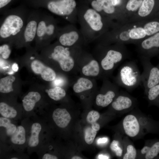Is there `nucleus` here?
Masks as SVG:
<instances>
[{
    "label": "nucleus",
    "mask_w": 159,
    "mask_h": 159,
    "mask_svg": "<svg viewBox=\"0 0 159 159\" xmlns=\"http://www.w3.org/2000/svg\"><path fill=\"white\" fill-rule=\"evenodd\" d=\"M140 48L144 52V56L149 58L153 56L159 48V32L143 40Z\"/></svg>",
    "instance_id": "f8f14e48"
},
{
    "label": "nucleus",
    "mask_w": 159,
    "mask_h": 159,
    "mask_svg": "<svg viewBox=\"0 0 159 159\" xmlns=\"http://www.w3.org/2000/svg\"><path fill=\"white\" fill-rule=\"evenodd\" d=\"M84 18L89 26L93 31L98 32L103 27V23L100 14L93 9H87L85 12Z\"/></svg>",
    "instance_id": "9b49d317"
},
{
    "label": "nucleus",
    "mask_w": 159,
    "mask_h": 159,
    "mask_svg": "<svg viewBox=\"0 0 159 159\" xmlns=\"http://www.w3.org/2000/svg\"><path fill=\"white\" fill-rule=\"evenodd\" d=\"M11 51L9 46L7 44H4L0 47V54L2 58L4 59H8L11 54Z\"/></svg>",
    "instance_id": "c9c22d12"
},
{
    "label": "nucleus",
    "mask_w": 159,
    "mask_h": 159,
    "mask_svg": "<svg viewBox=\"0 0 159 159\" xmlns=\"http://www.w3.org/2000/svg\"><path fill=\"white\" fill-rule=\"evenodd\" d=\"M42 6L51 13L58 16L66 17L71 15L74 10L76 3L74 0H48Z\"/></svg>",
    "instance_id": "39448f33"
},
{
    "label": "nucleus",
    "mask_w": 159,
    "mask_h": 159,
    "mask_svg": "<svg viewBox=\"0 0 159 159\" xmlns=\"http://www.w3.org/2000/svg\"><path fill=\"white\" fill-rule=\"evenodd\" d=\"M0 113L2 117L15 120L19 119L23 114L13 106L2 102L0 103Z\"/></svg>",
    "instance_id": "aec40b11"
},
{
    "label": "nucleus",
    "mask_w": 159,
    "mask_h": 159,
    "mask_svg": "<svg viewBox=\"0 0 159 159\" xmlns=\"http://www.w3.org/2000/svg\"><path fill=\"white\" fill-rule=\"evenodd\" d=\"M140 61L143 69L141 74V82L146 93L150 88L159 84V68L152 64L149 58L142 56Z\"/></svg>",
    "instance_id": "20e7f679"
},
{
    "label": "nucleus",
    "mask_w": 159,
    "mask_h": 159,
    "mask_svg": "<svg viewBox=\"0 0 159 159\" xmlns=\"http://www.w3.org/2000/svg\"></svg>",
    "instance_id": "09e8293b"
},
{
    "label": "nucleus",
    "mask_w": 159,
    "mask_h": 159,
    "mask_svg": "<svg viewBox=\"0 0 159 159\" xmlns=\"http://www.w3.org/2000/svg\"><path fill=\"white\" fill-rule=\"evenodd\" d=\"M41 14L37 11L30 12L26 25L16 41L28 43L35 39Z\"/></svg>",
    "instance_id": "423d86ee"
},
{
    "label": "nucleus",
    "mask_w": 159,
    "mask_h": 159,
    "mask_svg": "<svg viewBox=\"0 0 159 159\" xmlns=\"http://www.w3.org/2000/svg\"><path fill=\"white\" fill-rule=\"evenodd\" d=\"M136 150L135 147L130 145L127 148V152L124 155L123 159H134L136 156Z\"/></svg>",
    "instance_id": "473e14b6"
},
{
    "label": "nucleus",
    "mask_w": 159,
    "mask_h": 159,
    "mask_svg": "<svg viewBox=\"0 0 159 159\" xmlns=\"http://www.w3.org/2000/svg\"><path fill=\"white\" fill-rule=\"evenodd\" d=\"M142 1V0H129L126 5V8L128 11H135L139 8Z\"/></svg>",
    "instance_id": "2f4dec72"
},
{
    "label": "nucleus",
    "mask_w": 159,
    "mask_h": 159,
    "mask_svg": "<svg viewBox=\"0 0 159 159\" xmlns=\"http://www.w3.org/2000/svg\"><path fill=\"white\" fill-rule=\"evenodd\" d=\"M31 67L35 73L40 74L42 79L47 81H51L55 78V72L51 68L45 66L41 62L35 60L31 63Z\"/></svg>",
    "instance_id": "ddd939ff"
},
{
    "label": "nucleus",
    "mask_w": 159,
    "mask_h": 159,
    "mask_svg": "<svg viewBox=\"0 0 159 159\" xmlns=\"http://www.w3.org/2000/svg\"><path fill=\"white\" fill-rule=\"evenodd\" d=\"M15 80V77L10 75L1 79L0 80V92L7 93L13 91L12 83Z\"/></svg>",
    "instance_id": "4be33fe9"
},
{
    "label": "nucleus",
    "mask_w": 159,
    "mask_h": 159,
    "mask_svg": "<svg viewBox=\"0 0 159 159\" xmlns=\"http://www.w3.org/2000/svg\"><path fill=\"white\" fill-rule=\"evenodd\" d=\"M41 98L40 94L37 92L31 91L25 95L22 100V105L24 112L23 113L26 117L32 115L37 103ZM24 115V116H25Z\"/></svg>",
    "instance_id": "2eb2a0df"
},
{
    "label": "nucleus",
    "mask_w": 159,
    "mask_h": 159,
    "mask_svg": "<svg viewBox=\"0 0 159 159\" xmlns=\"http://www.w3.org/2000/svg\"><path fill=\"white\" fill-rule=\"evenodd\" d=\"M58 29L53 17L41 14L35 40L37 42H46L57 36Z\"/></svg>",
    "instance_id": "7ed1b4c3"
},
{
    "label": "nucleus",
    "mask_w": 159,
    "mask_h": 159,
    "mask_svg": "<svg viewBox=\"0 0 159 159\" xmlns=\"http://www.w3.org/2000/svg\"><path fill=\"white\" fill-rule=\"evenodd\" d=\"M125 58L126 55L123 49H109L101 61L102 67L105 71H111Z\"/></svg>",
    "instance_id": "1a4fd4ad"
},
{
    "label": "nucleus",
    "mask_w": 159,
    "mask_h": 159,
    "mask_svg": "<svg viewBox=\"0 0 159 159\" xmlns=\"http://www.w3.org/2000/svg\"><path fill=\"white\" fill-rule=\"evenodd\" d=\"M72 159H82V158L78 156H74L72 157Z\"/></svg>",
    "instance_id": "49530a36"
},
{
    "label": "nucleus",
    "mask_w": 159,
    "mask_h": 159,
    "mask_svg": "<svg viewBox=\"0 0 159 159\" xmlns=\"http://www.w3.org/2000/svg\"><path fill=\"white\" fill-rule=\"evenodd\" d=\"M143 28L146 35H151L159 32V22L152 21L148 22L145 25Z\"/></svg>",
    "instance_id": "c756f323"
},
{
    "label": "nucleus",
    "mask_w": 159,
    "mask_h": 159,
    "mask_svg": "<svg viewBox=\"0 0 159 159\" xmlns=\"http://www.w3.org/2000/svg\"><path fill=\"white\" fill-rule=\"evenodd\" d=\"M97 134V131L92 127H87L85 130V142L88 144H91L93 142Z\"/></svg>",
    "instance_id": "7c9ffc66"
},
{
    "label": "nucleus",
    "mask_w": 159,
    "mask_h": 159,
    "mask_svg": "<svg viewBox=\"0 0 159 159\" xmlns=\"http://www.w3.org/2000/svg\"><path fill=\"white\" fill-rule=\"evenodd\" d=\"M52 118L54 122L59 127H66L70 121V115L65 108H57L53 111Z\"/></svg>",
    "instance_id": "dca6fc26"
},
{
    "label": "nucleus",
    "mask_w": 159,
    "mask_h": 159,
    "mask_svg": "<svg viewBox=\"0 0 159 159\" xmlns=\"http://www.w3.org/2000/svg\"><path fill=\"white\" fill-rule=\"evenodd\" d=\"M119 142L116 140H113L111 143L110 147L111 150L114 152L118 157H120L122 153V149L119 146Z\"/></svg>",
    "instance_id": "f704fd0d"
},
{
    "label": "nucleus",
    "mask_w": 159,
    "mask_h": 159,
    "mask_svg": "<svg viewBox=\"0 0 159 159\" xmlns=\"http://www.w3.org/2000/svg\"><path fill=\"white\" fill-rule=\"evenodd\" d=\"M100 117L99 113L97 111L92 110L88 113L86 120L87 122L91 125L96 122Z\"/></svg>",
    "instance_id": "72a5a7b5"
},
{
    "label": "nucleus",
    "mask_w": 159,
    "mask_h": 159,
    "mask_svg": "<svg viewBox=\"0 0 159 159\" xmlns=\"http://www.w3.org/2000/svg\"><path fill=\"white\" fill-rule=\"evenodd\" d=\"M29 12L22 8L6 11L4 12L0 21V40H16L26 25Z\"/></svg>",
    "instance_id": "f257e3e1"
},
{
    "label": "nucleus",
    "mask_w": 159,
    "mask_h": 159,
    "mask_svg": "<svg viewBox=\"0 0 159 159\" xmlns=\"http://www.w3.org/2000/svg\"><path fill=\"white\" fill-rule=\"evenodd\" d=\"M107 141V139L106 138H104L99 139L97 140V143L98 144L101 143H104Z\"/></svg>",
    "instance_id": "37998d69"
},
{
    "label": "nucleus",
    "mask_w": 159,
    "mask_h": 159,
    "mask_svg": "<svg viewBox=\"0 0 159 159\" xmlns=\"http://www.w3.org/2000/svg\"><path fill=\"white\" fill-rule=\"evenodd\" d=\"M13 70L15 72L18 71V67L17 64L16 63H14L12 66Z\"/></svg>",
    "instance_id": "c03bdc74"
},
{
    "label": "nucleus",
    "mask_w": 159,
    "mask_h": 159,
    "mask_svg": "<svg viewBox=\"0 0 159 159\" xmlns=\"http://www.w3.org/2000/svg\"><path fill=\"white\" fill-rule=\"evenodd\" d=\"M91 127L92 129L96 131H98L100 129V125L97 122L91 125Z\"/></svg>",
    "instance_id": "ea45409f"
},
{
    "label": "nucleus",
    "mask_w": 159,
    "mask_h": 159,
    "mask_svg": "<svg viewBox=\"0 0 159 159\" xmlns=\"http://www.w3.org/2000/svg\"><path fill=\"white\" fill-rule=\"evenodd\" d=\"M134 101L125 94L119 95L112 104V107L117 111H122L130 108L134 104Z\"/></svg>",
    "instance_id": "f3484780"
},
{
    "label": "nucleus",
    "mask_w": 159,
    "mask_h": 159,
    "mask_svg": "<svg viewBox=\"0 0 159 159\" xmlns=\"http://www.w3.org/2000/svg\"><path fill=\"white\" fill-rule=\"evenodd\" d=\"M100 8L101 11H103L108 14H112L115 11V6L112 4L110 0H96Z\"/></svg>",
    "instance_id": "cd10ccee"
},
{
    "label": "nucleus",
    "mask_w": 159,
    "mask_h": 159,
    "mask_svg": "<svg viewBox=\"0 0 159 159\" xmlns=\"http://www.w3.org/2000/svg\"><path fill=\"white\" fill-rule=\"evenodd\" d=\"M27 132L25 126L23 125L17 126L15 132L10 137V141L14 149H22L27 146L28 138Z\"/></svg>",
    "instance_id": "9d476101"
},
{
    "label": "nucleus",
    "mask_w": 159,
    "mask_h": 159,
    "mask_svg": "<svg viewBox=\"0 0 159 159\" xmlns=\"http://www.w3.org/2000/svg\"><path fill=\"white\" fill-rule=\"evenodd\" d=\"M93 87L92 82L88 79L81 77L74 85L73 89L76 93H78L90 90Z\"/></svg>",
    "instance_id": "5701e85b"
},
{
    "label": "nucleus",
    "mask_w": 159,
    "mask_h": 159,
    "mask_svg": "<svg viewBox=\"0 0 159 159\" xmlns=\"http://www.w3.org/2000/svg\"><path fill=\"white\" fill-rule=\"evenodd\" d=\"M155 5V0H143L139 8L138 14L142 17L149 15L152 11Z\"/></svg>",
    "instance_id": "b1692460"
},
{
    "label": "nucleus",
    "mask_w": 159,
    "mask_h": 159,
    "mask_svg": "<svg viewBox=\"0 0 159 159\" xmlns=\"http://www.w3.org/2000/svg\"><path fill=\"white\" fill-rule=\"evenodd\" d=\"M50 56L59 63L61 69L64 71H69L74 67V62L69 51L62 45L55 46Z\"/></svg>",
    "instance_id": "6e6552de"
},
{
    "label": "nucleus",
    "mask_w": 159,
    "mask_h": 159,
    "mask_svg": "<svg viewBox=\"0 0 159 159\" xmlns=\"http://www.w3.org/2000/svg\"><path fill=\"white\" fill-rule=\"evenodd\" d=\"M82 71L83 74L86 76H97L100 71L98 63L95 60H92L83 67Z\"/></svg>",
    "instance_id": "412c9836"
},
{
    "label": "nucleus",
    "mask_w": 159,
    "mask_h": 159,
    "mask_svg": "<svg viewBox=\"0 0 159 159\" xmlns=\"http://www.w3.org/2000/svg\"><path fill=\"white\" fill-rule=\"evenodd\" d=\"M119 38L122 42H126L129 41L130 39L129 32L125 31L121 32L119 34Z\"/></svg>",
    "instance_id": "e433bc0d"
},
{
    "label": "nucleus",
    "mask_w": 159,
    "mask_h": 159,
    "mask_svg": "<svg viewBox=\"0 0 159 159\" xmlns=\"http://www.w3.org/2000/svg\"><path fill=\"white\" fill-rule=\"evenodd\" d=\"M92 9L99 12L101 11L98 4L96 0H93L91 3Z\"/></svg>",
    "instance_id": "4c0bfd02"
},
{
    "label": "nucleus",
    "mask_w": 159,
    "mask_h": 159,
    "mask_svg": "<svg viewBox=\"0 0 159 159\" xmlns=\"http://www.w3.org/2000/svg\"><path fill=\"white\" fill-rule=\"evenodd\" d=\"M0 127L5 129L6 135L9 137L15 132L17 127L12 122L11 119L2 116L0 117Z\"/></svg>",
    "instance_id": "393cba45"
},
{
    "label": "nucleus",
    "mask_w": 159,
    "mask_h": 159,
    "mask_svg": "<svg viewBox=\"0 0 159 159\" xmlns=\"http://www.w3.org/2000/svg\"><path fill=\"white\" fill-rule=\"evenodd\" d=\"M99 159H109V157L105 155H100L98 156Z\"/></svg>",
    "instance_id": "a18cd8bd"
},
{
    "label": "nucleus",
    "mask_w": 159,
    "mask_h": 159,
    "mask_svg": "<svg viewBox=\"0 0 159 159\" xmlns=\"http://www.w3.org/2000/svg\"><path fill=\"white\" fill-rule=\"evenodd\" d=\"M57 37L61 45L64 46H71L74 44L78 40L79 35L75 31L58 32Z\"/></svg>",
    "instance_id": "a211bd4d"
},
{
    "label": "nucleus",
    "mask_w": 159,
    "mask_h": 159,
    "mask_svg": "<svg viewBox=\"0 0 159 159\" xmlns=\"http://www.w3.org/2000/svg\"><path fill=\"white\" fill-rule=\"evenodd\" d=\"M116 87L113 86L112 88H110L105 94L98 95L96 99V103L97 105L105 107L110 104L116 96V93L117 90Z\"/></svg>",
    "instance_id": "6ab92c4d"
},
{
    "label": "nucleus",
    "mask_w": 159,
    "mask_h": 159,
    "mask_svg": "<svg viewBox=\"0 0 159 159\" xmlns=\"http://www.w3.org/2000/svg\"><path fill=\"white\" fill-rule=\"evenodd\" d=\"M146 94L150 103L159 106V84L150 88Z\"/></svg>",
    "instance_id": "a878e982"
},
{
    "label": "nucleus",
    "mask_w": 159,
    "mask_h": 159,
    "mask_svg": "<svg viewBox=\"0 0 159 159\" xmlns=\"http://www.w3.org/2000/svg\"><path fill=\"white\" fill-rule=\"evenodd\" d=\"M157 66L159 68V62L158 65Z\"/></svg>",
    "instance_id": "de8ad7c7"
},
{
    "label": "nucleus",
    "mask_w": 159,
    "mask_h": 159,
    "mask_svg": "<svg viewBox=\"0 0 159 159\" xmlns=\"http://www.w3.org/2000/svg\"><path fill=\"white\" fill-rule=\"evenodd\" d=\"M48 96L55 101H59L63 98L66 95L65 90L59 87H56L46 90Z\"/></svg>",
    "instance_id": "bb28decb"
},
{
    "label": "nucleus",
    "mask_w": 159,
    "mask_h": 159,
    "mask_svg": "<svg viewBox=\"0 0 159 159\" xmlns=\"http://www.w3.org/2000/svg\"><path fill=\"white\" fill-rule=\"evenodd\" d=\"M42 159H57L58 158L56 156L49 153H45L42 155L41 158Z\"/></svg>",
    "instance_id": "58836bf2"
},
{
    "label": "nucleus",
    "mask_w": 159,
    "mask_h": 159,
    "mask_svg": "<svg viewBox=\"0 0 159 159\" xmlns=\"http://www.w3.org/2000/svg\"><path fill=\"white\" fill-rule=\"evenodd\" d=\"M112 5L114 6H117L121 3V0H110Z\"/></svg>",
    "instance_id": "79ce46f5"
},
{
    "label": "nucleus",
    "mask_w": 159,
    "mask_h": 159,
    "mask_svg": "<svg viewBox=\"0 0 159 159\" xmlns=\"http://www.w3.org/2000/svg\"><path fill=\"white\" fill-rule=\"evenodd\" d=\"M130 39L133 40H138L144 38L146 34L143 27H141L133 28L129 31Z\"/></svg>",
    "instance_id": "c85d7f7f"
},
{
    "label": "nucleus",
    "mask_w": 159,
    "mask_h": 159,
    "mask_svg": "<svg viewBox=\"0 0 159 159\" xmlns=\"http://www.w3.org/2000/svg\"><path fill=\"white\" fill-rule=\"evenodd\" d=\"M44 120H34L30 128L29 136L28 137L27 147L29 152L39 150L41 147L42 136L44 134Z\"/></svg>",
    "instance_id": "0eeeda50"
},
{
    "label": "nucleus",
    "mask_w": 159,
    "mask_h": 159,
    "mask_svg": "<svg viewBox=\"0 0 159 159\" xmlns=\"http://www.w3.org/2000/svg\"><path fill=\"white\" fill-rule=\"evenodd\" d=\"M118 85L128 90L139 86L141 82V74L135 62H128L120 67L116 79Z\"/></svg>",
    "instance_id": "f03ea898"
},
{
    "label": "nucleus",
    "mask_w": 159,
    "mask_h": 159,
    "mask_svg": "<svg viewBox=\"0 0 159 159\" xmlns=\"http://www.w3.org/2000/svg\"><path fill=\"white\" fill-rule=\"evenodd\" d=\"M122 125L125 133L130 137L136 136L140 132L139 122L136 117L132 115H127L124 117Z\"/></svg>",
    "instance_id": "4468645a"
},
{
    "label": "nucleus",
    "mask_w": 159,
    "mask_h": 159,
    "mask_svg": "<svg viewBox=\"0 0 159 159\" xmlns=\"http://www.w3.org/2000/svg\"><path fill=\"white\" fill-rule=\"evenodd\" d=\"M150 148V146H145L141 149V153L142 154H146L149 150Z\"/></svg>",
    "instance_id": "a19ab883"
}]
</instances>
